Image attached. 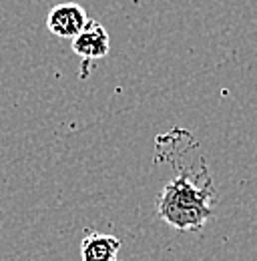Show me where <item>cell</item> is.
<instances>
[{"label":"cell","mask_w":257,"mask_h":261,"mask_svg":"<svg viewBox=\"0 0 257 261\" xmlns=\"http://www.w3.org/2000/svg\"><path fill=\"white\" fill-rule=\"evenodd\" d=\"M213 201L211 181L203 185L191 175L181 173L163 187L157 199V215L177 231H201L215 215Z\"/></svg>","instance_id":"6da1fadb"},{"label":"cell","mask_w":257,"mask_h":261,"mask_svg":"<svg viewBox=\"0 0 257 261\" xmlns=\"http://www.w3.org/2000/svg\"><path fill=\"white\" fill-rule=\"evenodd\" d=\"M91 18L87 16V10L81 4L74 2H63L50 8L46 16V29L55 36L61 38H74L81 33Z\"/></svg>","instance_id":"7a4b0ae2"},{"label":"cell","mask_w":257,"mask_h":261,"mask_svg":"<svg viewBox=\"0 0 257 261\" xmlns=\"http://www.w3.org/2000/svg\"><path fill=\"white\" fill-rule=\"evenodd\" d=\"M109 48H111L109 33L96 20H89L87 27L72 38L74 55H79L81 59H87V61H95V59L107 57Z\"/></svg>","instance_id":"3957f363"},{"label":"cell","mask_w":257,"mask_h":261,"mask_svg":"<svg viewBox=\"0 0 257 261\" xmlns=\"http://www.w3.org/2000/svg\"><path fill=\"white\" fill-rule=\"evenodd\" d=\"M121 245L115 235L89 231L81 241V261H119Z\"/></svg>","instance_id":"277c9868"}]
</instances>
